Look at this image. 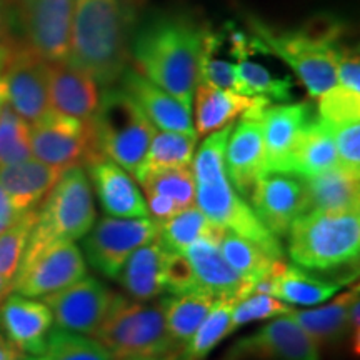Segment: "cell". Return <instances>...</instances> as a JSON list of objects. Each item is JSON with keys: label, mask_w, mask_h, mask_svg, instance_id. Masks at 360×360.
<instances>
[{"label": "cell", "mask_w": 360, "mask_h": 360, "mask_svg": "<svg viewBox=\"0 0 360 360\" xmlns=\"http://www.w3.org/2000/svg\"><path fill=\"white\" fill-rule=\"evenodd\" d=\"M7 103L27 124L39 122L51 112L49 64L29 45H13L2 72Z\"/></svg>", "instance_id": "11"}, {"label": "cell", "mask_w": 360, "mask_h": 360, "mask_svg": "<svg viewBox=\"0 0 360 360\" xmlns=\"http://www.w3.org/2000/svg\"><path fill=\"white\" fill-rule=\"evenodd\" d=\"M220 232V231H219ZM217 236L204 237L188 245L184 254L191 260L197 278V290L207 292L215 299L238 302L254 290V283L237 274L219 249Z\"/></svg>", "instance_id": "20"}, {"label": "cell", "mask_w": 360, "mask_h": 360, "mask_svg": "<svg viewBox=\"0 0 360 360\" xmlns=\"http://www.w3.org/2000/svg\"><path fill=\"white\" fill-rule=\"evenodd\" d=\"M207 27L186 13H159L135 34L134 69L192 110Z\"/></svg>", "instance_id": "1"}, {"label": "cell", "mask_w": 360, "mask_h": 360, "mask_svg": "<svg viewBox=\"0 0 360 360\" xmlns=\"http://www.w3.org/2000/svg\"><path fill=\"white\" fill-rule=\"evenodd\" d=\"M238 79V94L249 97H262L269 102H287L292 98V80L277 77L259 62L249 57L240 58L236 64Z\"/></svg>", "instance_id": "36"}, {"label": "cell", "mask_w": 360, "mask_h": 360, "mask_svg": "<svg viewBox=\"0 0 360 360\" xmlns=\"http://www.w3.org/2000/svg\"><path fill=\"white\" fill-rule=\"evenodd\" d=\"M122 0H74L67 60L103 89L119 82L129 64Z\"/></svg>", "instance_id": "2"}, {"label": "cell", "mask_w": 360, "mask_h": 360, "mask_svg": "<svg viewBox=\"0 0 360 360\" xmlns=\"http://www.w3.org/2000/svg\"><path fill=\"white\" fill-rule=\"evenodd\" d=\"M344 283L319 281L294 265L287 262L274 274L254 287L252 292L270 294L289 305H315L332 299Z\"/></svg>", "instance_id": "27"}, {"label": "cell", "mask_w": 360, "mask_h": 360, "mask_svg": "<svg viewBox=\"0 0 360 360\" xmlns=\"http://www.w3.org/2000/svg\"><path fill=\"white\" fill-rule=\"evenodd\" d=\"M319 119L328 125H339L360 119V94L334 85L319 97Z\"/></svg>", "instance_id": "42"}, {"label": "cell", "mask_w": 360, "mask_h": 360, "mask_svg": "<svg viewBox=\"0 0 360 360\" xmlns=\"http://www.w3.org/2000/svg\"><path fill=\"white\" fill-rule=\"evenodd\" d=\"M347 337L350 340V350L355 355L360 352V294L352 299L347 312Z\"/></svg>", "instance_id": "48"}, {"label": "cell", "mask_w": 360, "mask_h": 360, "mask_svg": "<svg viewBox=\"0 0 360 360\" xmlns=\"http://www.w3.org/2000/svg\"><path fill=\"white\" fill-rule=\"evenodd\" d=\"M20 215L22 214L13 207L12 200L8 199L7 192L4 191L2 186H0V232H4L6 229L11 227Z\"/></svg>", "instance_id": "49"}, {"label": "cell", "mask_w": 360, "mask_h": 360, "mask_svg": "<svg viewBox=\"0 0 360 360\" xmlns=\"http://www.w3.org/2000/svg\"><path fill=\"white\" fill-rule=\"evenodd\" d=\"M197 142H199L197 132H175V130L155 132L139 170L137 182H141L148 172L154 170L191 167Z\"/></svg>", "instance_id": "33"}, {"label": "cell", "mask_w": 360, "mask_h": 360, "mask_svg": "<svg viewBox=\"0 0 360 360\" xmlns=\"http://www.w3.org/2000/svg\"><path fill=\"white\" fill-rule=\"evenodd\" d=\"M257 97H249L236 90L215 89L210 85L197 84L193 92V115H195L197 135H209L215 130L232 124L254 107Z\"/></svg>", "instance_id": "28"}, {"label": "cell", "mask_w": 360, "mask_h": 360, "mask_svg": "<svg viewBox=\"0 0 360 360\" xmlns=\"http://www.w3.org/2000/svg\"><path fill=\"white\" fill-rule=\"evenodd\" d=\"M360 287L355 283L352 289L335 297L332 302L319 309L295 310L292 309L289 315L297 326L321 347L339 344L347 337V312L352 299L359 294Z\"/></svg>", "instance_id": "29"}, {"label": "cell", "mask_w": 360, "mask_h": 360, "mask_svg": "<svg viewBox=\"0 0 360 360\" xmlns=\"http://www.w3.org/2000/svg\"><path fill=\"white\" fill-rule=\"evenodd\" d=\"M150 217H102L82 237V254L102 276L115 278L135 249L159 236Z\"/></svg>", "instance_id": "9"}, {"label": "cell", "mask_w": 360, "mask_h": 360, "mask_svg": "<svg viewBox=\"0 0 360 360\" xmlns=\"http://www.w3.org/2000/svg\"><path fill=\"white\" fill-rule=\"evenodd\" d=\"M199 84L238 92L236 64L231 60H225V58H220L214 52H210L209 49L202 47L199 64Z\"/></svg>", "instance_id": "45"}, {"label": "cell", "mask_w": 360, "mask_h": 360, "mask_svg": "<svg viewBox=\"0 0 360 360\" xmlns=\"http://www.w3.org/2000/svg\"><path fill=\"white\" fill-rule=\"evenodd\" d=\"M220 229L222 227L210 222L193 204L160 222L157 237L167 250L184 252L188 245L200 240V238L217 236Z\"/></svg>", "instance_id": "34"}, {"label": "cell", "mask_w": 360, "mask_h": 360, "mask_svg": "<svg viewBox=\"0 0 360 360\" xmlns=\"http://www.w3.org/2000/svg\"><path fill=\"white\" fill-rule=\"evenodd\" d=\"M252 35L257 37L269 53L282 58L294 70L310 97L319 98L323 92L337 84V47L339 44H328L312 39L300 30L277 32L262 20H250Z\"/></svg>", "instance_id": "7"}, {"label": "cell", "mask_w": 360, "mask_h": 360, "mask_svg": "<svg viewBox=\"0 0 360 360\" xmlns=\"http://www.w3.org/2000/svg\"><path fill=\"white\" fill-rule=\"evenodd\" d=\"M305 212H359L360 175L337 167L304 179ZM304 212V214H305Z\"/></svg>", "instance_id": "25"}, {"label": "cell", "mask_w": 360, "mask_h": 360, "mask_svg": "<svg viewBox=\"0 0 360 360\" xmlns=\"http://www.w3.org/2000/svg\"><path fill=\"white\" fill-rule=\"evenodd\" d=\"M162 283H164V290L170 292L172 295L197 290L195 272L184 252L167 250L164 265H162Z\"/></svg>", "instance_id": "43"}, {"label": "cell", "mask_w": 360, "mask_h": 360, "mask_svg": "<svg viewBox=\"0 0 360 360\" xmlns=\"http://www.w3.org/2000/svg\"><path fill=\"white\" fill-rule=\"evenodd\" d=\"M119 82L120 87L134 98L155 129L195 132L192 122V110L187 109L179 98L170 96L159 85L143 77L134 67L125 69Z\"/></svg>", "instance_id": "23"}, {"label": "cell", "mask_w": 360, "mask_h": 360, "mask_svg": "<svg viewBox=\"0 0 360 360\" xmlns=\"http://www.w3.org/2000/svg\"><path fill=\"white\" fill-rule=\"evenodd\" d=\"M267 98L257 97L254 107L233 125L225 147V172L240 197L247 199L259 177L265 170V150L260 114L269 105Z\"/></svg>", "instance_id": "14"}, {"label": "cell", "mask_w": 360, "mask_h": 360, "mask_svg": "<svg viewBox=\"0 0 360 360\" xmlns=\"http://www.w3.org/2000/svg\"><path fill=\"white\" fill-rule=\"evenodd\" d=\"M24 360H32V359H30V357H29V359H24Z\"/></svg>", "instance_id": "56"}, {"label": "cell", "mask_w": 360, "mask_h": 360, "mask_svg": "<svg viewBox=\"0 0 360 360\" xmlns=\"http://www.w3.org/2000/svg\"><path fill=\"white\" fill-rule=\"evenodd\" d=\"M139 184L143 191L165 195L179 209H186L195 204V177L191 167L154 170V172H148Z\"/></svg>", "instance_id": "38"}, {"label": "cell", "mask_w": 360, "mask_h": 360, "mask_svg": "<svg viewBox=\"0 0 360 360\" xmlns=\"http://www.w3.org/2000/svg\"><path fill=\"white\" fill-rule=\"evenodd\" d=\"M53 317L51 309L32 297L8 294L0 305V328L6 339L30 357L42 354L49 332L52 330Z\"/></svg>", "instance_id": "19"}, {"label": "cell", "mask_w": 360, "mask_h": 360, "mask_svg": "<svg viewBox=\"0 0 360 360\" xmlns=\"http://www.w3.org/2000/svg\"><path fill=\"white\" fill-rule=\"evenodd\" d=\"M37 210H27L11 227L0 232V276L7 281L13 282L17 276L34 224L37 220Z\"/></svg>", "instance_id": "39"}, {"label": "cell", "mask_w": 360, "mask_h": 360, "mask_svg": "<svg viewBox=\"0 0 360 360\" xmlns=\"http://www.w3.org/2000/svg\"><path fill=\"white\" fill-rule=\"evenodd\" d=\"M339 165L334 139L330 129L321 119H310L300 132L294 157H292L290 174L307 179L330 170Z\"/></svg>", "instance_id": "30"}, {"label": "cell", "mask_w": 360, "mask_h": 360, "mask_svg": "<svg viewBox=\"0 0 360 360\" xmlns=\"http://www.w3.org/2000/svg\"><path fill=\"white\" fill-rule=\"evenodd\" d=\"M287 236L290 260L299 269L326 272L344 267L359 260L360 212H305Z\"/></svg>", "instance_id": "5"}, {"label": "cell", "mask_w": 360, "mask_h": 360, "mask_svg": "<svg viewBox=\"0 0 360 360\" xmlns=\"http://www.w3.org/2000/svg\"><path fill=\"white\" fill-rule=\"evenodd\" d=\"M64 169L52 167L37 159L0 165V186L20 214L37 209L52 191Z\"/></svg>", "instance_id": "24"}, {"label": "cell", "mask_w": 360, "mask_h": 360, "mask_svg": "<svg viewBox=\"0 0 360 360\" xmlns=\"http://www.w3.org/2000/svg\"><path fill=\"white\" fill-rule=\"evenodd\" d=\"M195 207L212 224L249 238L272 257L283 260L281 240L264 227L244 197L238 195L225 170L195 179Z\"/></svg>", "instance_id": "8"}, {"label": "cell", "mask_w": 360, "mask_h": 360, "mask_svg": "<svg viewBox=\"0 0 360 360\" xmlns=\"http://www.w3.org/2000/svg\"><path fill=\"white\" fill-rule=\"evenodd\" d=\"M215 300L217 299L214 295L202 290H192L164 300L165 326L180 350L186 347L187 342L195 334Z\"/></svg>", "instance_id": "32"}, {"label": "cell", "mask_w": 360, "mask_h": 360, "mask_svg": "<svg viewBox=\"0 0 360 360\" xmlns=\"http://www.w3.org/2000/svg\"><path fill=\"white\" fill-rule=\"evenodd\" d=\"M87 276V264L75 242H57L17 270L12 290L25 297H45Z\"/></svg>", "instance_id": "13"}, {"label": "cell", "mask_w": 360, "mask_h": 360, "mask_svg": "<svg viewBox=\"0 0 360 360\" xmlns=\"http://www.w3.org/2000/svg\"><path fill=\"white\" fill-rule=\"evenodd\" d=\"M30 152L44 164L64 170L103 159L90 120L84 122L53 110L30 125Z\"/></svg>", "instance_id": "10"}, {"label": "cell", "mask_w": 360, "mask_h": 360, "mask_svg": "<svg viewBox=\"0 0 360 360\" xmlns=\"http://www.w3.org/2000/svg\"><path fill=\"white\" fill-rule=\"evenodd\" d=\"M112 360L180 355L165 326L164 300L147 304L115 294L101 326L94 332Z\"/></svg>", "instance_id": "3"}, {"label": "cell", "mask_w": 360, "mask_h": 360, "mask_svg": "<svg viewBox=\"0 0 360 360\" xmlns=\"http://www.w3.org/2000/svg\"><path fill=\"white\" fill-rule=\"evenodd\" d=\"M312 119L307 102L269 103L260 114L267 172L290 174L292 157L305 124Z\"/></svg>", "instance_id": "18"}, {"label": "cell", "mask_w": 360, "mask_h": 360, "mask_svg": "<svg viewBox=\"0 0 360 360\" xmlns=\"http://www.w3.org/2000/svg\"><path fill=\"white\" fill-rule=\"evenodd\" d=\"M335 77L337 85L360 94V56L357 49L339 44Z\"/></svg>", "instance_id": "46"}, {"label": "cell", "mask_w": 360, "mask_h": 360, "mask_svg": "<svg viewBox=\"0 0 360 360\" xmlns=\"http://www.w3.org/2000/svg\"><path fill=\"white\" fill-rule=\"evenodd\" d=\"M103 212L112 217H150L137 180L110 159L85 165Z\"/></svg>", "instance_id": "22"}, {"label": "cell", "mask_w": 360, "mask_h": 360, "mask_svg": "<svg viewBox=\"0 0 360 360\" xmlns=\"http://www.w3.org/2000/svg\"><path fill=\"white\" fill-rule=\"evenodd\" d=\"M165 254L167 249L160 244L159 237L146 242L130 254L115 277L130 299L150 302L162 295V265Z\"/></svg>", "instance_id": "26"}, {"label": "cell", "mask_w": 360, "mask_h": 360, "mask_svg": "<svg viewBox=\"0 0 360 360\" xmlns=\"http://www.w3.org/2000/svg\"><path fill=\"white\" fill-rule=\"evenodd\" d=\"M49 64V101L51 109L89 122L96 114L101 94L98 84L87 72L69 60Z\"/></svg>", "instance_id": "21"}, {"label": "cell", "mask_w": 360, "mask_h": 360, "mask_svg": "<svg viewBox=\"0 0 360 360\" xmlns=\"http://www.w3.org/2000/svg\"><path fill=\"white\" fill-rule=\"evenodd\" d=\"M32 360H112L101 342L90 335L77 334L65 328L49 332L42 354Z\"/></svg>", "instance_id": "37"}, {"label": "cell", "mask_w": 360, "mask_h": 360, "mask_svg": "<svg viewBox=\"0 0 360 360\" xmlns=\"http://www.w3.org/2000/svg\"><path fill=\"white\" fill-rule=\"evenodd\" d=\"M225 360H321V349L285 314L233 344Z\"/></svg>", "instance_id": "12"}, {"label": "cell", "mask_w": 360, "mask_h": 360, "mask_svg": "<svg viewBox=\"0 0 360 360\" xmlns=\"http://www.w3.org/2000/svg\"><path fill=\"white\" fill-rule=\"evenodd\" d=\"M292 307L289 304L282 302L270 294L262 292H252L244 299L233 304L232 309V332L237 328L247 326L250 322L269 321V319L278 317V315L289 314Z\"/></svg>", "instance_id": "41"}, {"label": "cell", "mask_w": 360, "mask_h": 360, "mask_svg": "<svg viewBox=\"0 0 360 360\" xmlns=\"http://www.w3.org/2000/svg\"><path fill=\"white\" fill-rule=\"evenodd\" d=\"M90 125L98 154L115 162L137 180L157 130L134 98L122 87H105Z\"/></svg>", "instance_id": "6"}, {"label": "cell", "mask_w": 360, "mask_h": 360, "mask_svg": "<svg viewBox=\"0 0 360 360\" xmlns=\"http://www.w3.org/2000/svg\"><path fill=\"white\" fill-rule=\"evenodd\" d=\"M252 210L277 238L287 237L292 224L305 212L304 179L295 174L265 172L249 193Z\"/></svg>", "instance_id": "17"}, {"label": "cell", "mask_w": 360, "mask_h": 360, "mask_svg": "<svg viewBox=\"0 0 360 360\" xmlns=\"http://www.w3.org/2000/svg\"><path fill=\"white\" fill-rule=\"evenodd\" d=\"M12 292V282L0 276V305L7 299V295Z\"/></svg>", "instance_id": "52"}, {"label": "cell", "mask_w": 360, "mask_h": 360, "mask_svg": "<svg viewBox=\"0 0 360 360\" xmlns=\"http://www.w3.org/2000/svg\"><path fill=\"white\" fill-rule=\"evenodd\" d=\"M114 295L98 278L85 276L42 299L58 328L92 337L109 312Z\"/></svg>", "instance_id": "15"}, {"label": "cell", "mask_w": 360, "mask_h": 360, "mask_svg": "<svg viewBox=\"0 0 360 360\" xmlns=\"http://www.w3.org/2000/svg\"><path fill=\"white\" fill-rule=\"evenodd\" d=\"M96 220L92 187L84 167L75 165L67 169L37 210V220L20 267L32 262L40 252L57 242H75L82 238Z\"/></svg>", "instance_id": "4"}, {"label": "cell", "mask_w": 360, "mask_h": 360, "mask_svg": "<svg viewBox=\"0 0 360 360\" xmlns=\"http://www.w3.org/2000/svg\"><path fill=\"white\" fill-rule=\"evenodd\" d=\"M30 157V125L6 103L0 112V165L17 164Z\"/></svg>", "instance_id": "40"}, {"label": "cell", "mask_w": 360, "mask_h": 360, "mask_svg": "<svg viewBox=\"0 0 360 360\" xmlns=\"http://www.w3.org/2000/svg\"><path fill=\"white\" fill-rule=\"evenodd\" d=\"M7 103V94H6V85H4L2 74H0V112H2L4 105Z\"/></svg>", "instance_id": "54"}, {"label": "cell", "mask_w": 360, "mask_h": 360, "mask_svg": "<svg viewBox=\"0 0 360 360\" xmlns=\"http://www.w3.org/2000/svg\"><path fill=\"white\" fill-rule=\"evenodd\" d=\"M217 244L225 260L232 265L237 274L254 283V287L265 278L272 277L285 264V260L272 257L267 250L255 242L238 236L229 229H220Z\"/></svg>", "instance_id": "31"}, {"label": "cell", "mask_w": 360, "mask_h": 360, "mask_svg": "<svg viewBox=\"0 0 360 360\" xmlns=\"http://www.w3.org/2000/svg\"><path fill=\"white\" fill-rule=\"evenodd\" d=\"M233 300L217 299L202 321L195 334L187 342L179 360H204L225 337L232 334Z\"/></svg>", "instance_id": "35"}, {"label": "cell", "mask_w": 360, "mask_h": 360, "mask_svg": "<svg viewBox=\"0 0 360 360\" xmlns=\"http://www.w3.org/2000/svg\"><path fill=\"white\" fill-rule=\"evenodd\" d=\"M326 125L334 139L340 167L360 175V119L339 125Z\"/></svg>", "instance_id": "44"}, {"label": "cell", "mask_w": 360, "mask_h": 360, "mask_svg": "<svg viewBox=\"0 0 360 360\" xmlns=\"http://www.w3.org/2000/svg\"><path fill=\"white\" fill-rule=\"evenodd\" d=\"M146 192V202H147V209H148V215H152L157 222H164L169 217H172L174 214H177L179 209L177 205L174 204L172 200L167 199L165 195L157 192H150V191H143Z\"/></svg>", "instance_id": "47"}, {"label": "cell", "mask_w": 360, "mask_h": 360, "mask_svg": "<svg viewBox=\"0 0 360 360\" xmlns=\"http://www.w3.org/2000/svg\"><path fill=\"white\" fill-rule=\"evenodd\" d=\"M127 360H179V355H167V357H139V359H127Z\"/></svg>", "instance_id": "55"}, {"label": "cell", "mask_w": 360, "mask_h": 360, "mask_svg": "<svg viewBox=\"0 0 360 360\" xmlns=\"http://www.w3.org/2000/svg\"><path fill=\"white\" fill-rule=\"evenodd\" d=\"M0 360H24V354H20L0 332Z\"/></svg>", "instance_id": "50"}, {"label": "cell", "mask_w": 360, "mask_h": 360, "mask_svg": "<svg viewBox=\"0 0 360 360\" xmlns=\"http://www.w3.org/2000/svg\"><path fill=\"white\" fill-rule=\"evenodd\" d=\"M74 0H20L27 45L47 62L69 58Z\"/></svg>", "instance_id": "16"}, {"label": "cell", "mask_w": 360, "mask_h": 360, "mask_svg": "<svg viewBox=\"0 0 360 360\" xmlns=\"http://www.w3.org/2000/svg\"><path fill=\"white\" fill-rule=\"evenodd\" d=\"M7 34V22H6V11H4L2 2H0V40H6Z\"/></svg>", "instance_id": "53"}, {"label": "cell", "mask_w": 360, "mask_h": 360, "mask_svg": "<svg viewBox=\"0 0 360 360\" xmlns=\"http://www.w3.org/2000/svg\"><path fill=\"white\" fill-rule=\"evenodd\" d=\"M13 45L7 40H0V74H2L4 69H6L8 58H11Z\"/></svg>", "instance_id": "51"}]
</instances>
